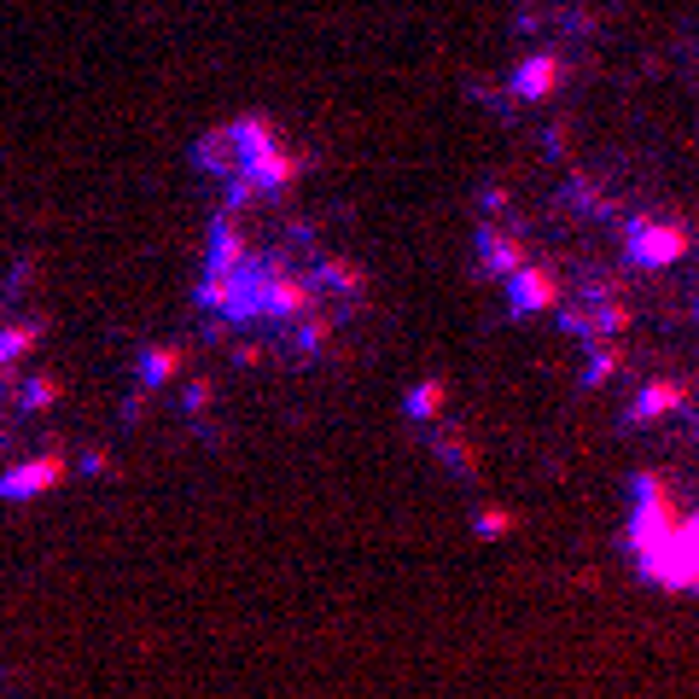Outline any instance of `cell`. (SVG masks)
<instances>
[{"mask_svg":"<svg viewBox=\"0 0 699 699\" xmlns=\"http://www.w3.org/2000/svg\"><path fill=\"white\" fill-rule=\"evenodd\" d=\"M59 478V461H35V466H24L18 478H6V496H35L41 484H53Z\"/></svg>","mask_w":699,"mask_h":699,"instance_id":"1","label":"cell"},{"mask_svg":"<svg viewBox=\"0 0 699 699\" xmlns=\"http://www.w3.org/2000/svg\"><path fill=\"white\" fill-rule=\"evenodd\" d=\"M676 397H682L676 385H653V391H647V402H641V414H665V408H676Z\"/></svg>","mask_w":699,"mask_h":699,"instance_id":"2","label":"cell"}]
</instances>
